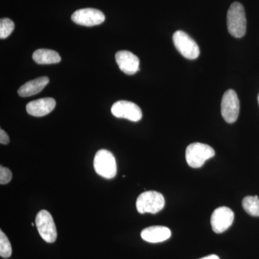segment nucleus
I'll return each instance as SVG.
<instances>
[{
    "label": "nucleus",
    "mask_w": 259,
    "mask_h": 259,
    "mask_svg": "<svg viewBox=\"0 0 259 259\" xmlns=\"http://www.w3.org/2000/svg\"><path fill=\"white\" fill-rule=\"evenodd\" d=\"M227 26L232 36L241 38L246 32V18L244 8L239 3H233L227 14Z\"/></svg>",
    "instance_id": "f257e3e1"
},
{
    "label": "nucleus",
    "mask_w": 259,
    "mask_h": 259,
    "mask_svg": "<svg viewBox=\"0 0 259 259\" xmlns=\"http://www.w3.org/2000/svg\"><path fill=\"white\" fill-rule=\"evenodd\" d=\"M94 168L100 176L108 180L113 179L117 175V163L115 156L107 150H100L94 158Z\"/></svg>",
    "instance_id": "f03ea898"
},
{
    "label": "nucleus",
    "mask_w": 259,
    "mask_h": 259,
    "mask_svg": "<svg viewBox=\"0 0 259 259\" xmlns=\"http://www.w3.org/2000/svg\"><path fill=\"white\" fill-rule=\"evenodd\" d=\"M215 152L211 146L201 143L191 144L186 150V161L192 168H200Z\"/></svg>",
    "instance_id": "7ed1b4c3"
},
{
    "label": "nucleus",
    "mask_w": 259,
    "mask_h": 259,
    "mask_svg": "<svg viewBox=\"0 0 259 259\" xmlns=\"http://www.w3.org/2000/svg\"><path fill=\"white\" fill-rule=\"evenodd\" d=\"M164 206V197L156 191H147L140 194L136 201V208L141 214H156L162 210Z\"/></svg>",
    "instance_id": "20e7f679"
},
{
    "label": "nucleus",
    "mask_w": 259,
    "mask_h": 259,
    "mask_svg": "<svg viewBox=\"0 0 259 259\" xmlns=\"http://www.w3.org/2000/svg\"><path fill=\"white\" fill-rule=\"evenodd\" d=\"M173 42L179 52L186 59L194 60L200 54L199 48L194 39L182 30L175 32L173 35Z\"/></svg>",
    "instance_id": "39448f33"
},
{
    "label": "nucleus",
    "mask_w": 259,
    "mask_h": 259,
    "mask_svg": "<svg viewBox=\"0 0 259 259\" xmlns=\"http://www.w3.org/2000/svg\"><path fill=\"white\" fill-rule=\"evenodd\" d=\"M35 226L39 234L47 243H52L57 238V231L51 213L45 209L37 213L35 218Z\"/></svg>",
    "instance_id": "423d86ee"
},
{
    "label": "nucleus",
    "mask_w": 259,
    "mask_h": 259,
    "mask_svg": "<svg viewBox=\"0 0 259 259\" xmlns=\"http://www.w3.org/2000/svg\"><path fill=\"white\" fill-rule=\"evenodd\" d=\"M240 112V102L236 92L227 90L221 102V114L228 123H233L238 119Z\"/></svg>",
    "instance_id": "0eeeda50"
},
{
    "label": "nucleus",
    "mask_w": 259,
    "mask_h": 259,
    "mask_svg": "<svg viewBox=\"0 0 259 259\" xmlns=\"http://www.w3.org/2000/svg\"><path fill=\"white\" fill-rule=\"evenodd\" d=\"M111 112L116 117L127 119L132 122H138L143 117L141 109L136 104L125 100H120L114 103Z\"/></svg>",
    "instance_id": "6e6552de"
},
{
    "label": "nucleus",
    "mask_w": 259,
    "mask_h": 259,
    "mask_svg": "<svg viewBox=\"0 0 259 259\" xmlns=\"http://www.w3.org/2000/svg\"><path fill=\"white\" fill-rule=\"evenodd\" d=\"M234 217V212L229 207H218L211 216L212 231L215 233H222L227 231L233 224Z\"/></svg>",
    "instance_id": "1a4fd4ad"
},
{
    "label": "nucleus",
    "mask_w": 259,
    "mask_h": 259,
    "mask_svg": "<svg viewBox=\"0 0 259 259\" xmlns=\"http://www.w3.org/2000/svg\"><path fill=\"white\" fill-rule=\"evenodd\" d=\"M71 20L78 25L92 27L103 23L105 17L100 10L93 8H85L75 11L71 15Z\"/></svg>",
    "instance_id": "9d476101"
},
{
    "label": "nucleus",
    "mask_w": 259,
    "mask_h": 259,
    "mask_svg": "<svg viewBox=\"0 0 259 259\" xmlns=\"http://www.w3.org/2000/svg\"><path fill=\"white\" fill-rule=\"evenodd\" d=\"M115 60L121 71L126 74H135L139 71V59L131 51H118L115 54Z\"/></svg>",
    "instance_id": "9b49d317"
},
{
    "label": "nucleus",
    "mask_w": 259,
    "mask_h": 259,
    "mask_svg": "<svg viewBox=\"0 0 259 259\" xmlns=\"http://www.w3.org/2000/svg\"><path fill=\"white\" fill-rule=\"evenodd\" d=\"M56 105L54 99L47 97L29 102L26 106V110L29 115L34 117H42L52 112Z\"/></svg>",
    "instance_id": "f8f14e48"
},
{
    "label": "nucleus",
    "mask_w": 259,
    "mask_h": 259,
    "mask_svg": "<svg viewBox=\"0 0 259 259\" xmlns=\"http://www.w3.org/2000/svg\"><path fill=\"white\" fill-rule=\"evenodd\" d=\"M141 238L148 243H161L168 240L171 236L169 228L165 226H151L143 230Z\"/></svg>",
    "instance_id": "ddd939ff"
},
{
    "label": "nucleus",
    "mask_w": 259,
    "mask_h": 259,
    "mask_svg": "<svg viewBox=\"0 0 259 259\" xmlns=\"http://www.w3.org/2000/svg\"><path fill=\"white\" fill-rule=\"evenodd\" d=\"M49 83V79L47 76L31 80L20 87L18 90V95L22 97L33 96L40 93Z\"/></svg>",
    "instance_id": "4468645a"
},
{
    "label": "nucleus",
    "mask_w": 259,
    "mask_h": 259,
    "mask_svg": "<svg viewBox=\"0 0 259 259\" xmlns=\"http://www.w3.org/2000/svg\"><path fill=\"white\" fill-rule=\"evenodd\" d=\"M34 61L38 64H58L61 61L60 55L55 51L38 49L32 54Z\"/></svg>",
    "instance_id": "2eb2a0df"
},
{
    "label": "nucleus",
    "mask_w": 259,
    "mask_h": 259,
    "mask_svg": "<svg viewBox=\"0 0 259 259\" xmlns=\"http://www.w3.org/2000/svg\"><path fill=\"white\" fill-rule=\"evenodd\" d=\"M245 212L253 217H259V199L258 196H248L242 202Z\"/></svg>",
    "instance_id": "dca6fc26"
},
{
    "label": "nucleus",
    "mask_w": 259,
    "mask_h": 259,
    "mask_svg": "<svg viewBox=\"0 0 259 259\" xmlns=\"http://www.w3.org/2000/svg\"><path fill=\"white\" fill-rule=\"evenodd\" d=\"M12 255L11 243L3 231H0V255L2 258H8Z\"/></svg>",
    "instance_id": "f3484780"
},
{
    "label": "nucleus",
    "mask_w": 259,
    "mask_h": 259,
    "mask_svg": "<svg viewBox=\"0 0 259 259\" xmlns=\"http://www.w3.org/2000/svg\"><path fill=\"white\" fill-rule=\"evenodd\" d=\"M15 29V24L9 18L2 19L0 21V38L9 37Z\"/></svg>",
    "instance_id": "a211bd4d"
},
{
    "label": "nucleus",
    "mask_w": 259,
    "mask_h": 259,
    "mask_svg": "<svg viewBox=\"0 0 259 259\" xmlns=\"http://www.w3.org/2000/svg\"><path fill=\"white\" fill-rule=\"evenodd\" d=\"M13 177V174L9 168L5 167L0 166V184L1 185H6L9 183Z\"/></svg>",
    "instance_id": "6ab92c4d"
},
{
    "label": "nucleus",
    "mask_w": 259,
    "mask_h": 259,
    "mask_svg": "<svg viewBox=\"0 0 259 259\" xmlns=\"http://www.w3.org/2000/svg\"><path fill=\"white\" fill-rule=\"evenodd\" d=\"M0 143L1 144L7 145L10 143L9 136L3 129L0 130Z\"/></svg>",
    "instance_id": "aec40b11"
},
{
    "label": "nucleus",
    "mask_w": 259,
    "mask_h": 259,
    "mask_svg": "<svg viewBox=\"0 0 259 259\" xmlns=\"http://www.w3.org/2000/svg\"><path fill=\"white\" fill-rule=\"evenodd\" d=\"M199 259H220V258L216 255H207V256L203 257V258Z\"/></svg>",
    "instance_id": "412c9836"
},
{
    "label": "nucleus",
    "mask_w": 259,
    "mask_h": 259,
    "mask_svg": "<svg viewBox=\"0 0 259 259\" xmlns=\"http://www.w3.org/2000/svg\"><path fill=\"white\" fill-rule=\"evenodd\" d=\"M258 104H259V94H258Z\"/></svg>",
    "instance_id": "4be33fe9"
}]
</instances>
